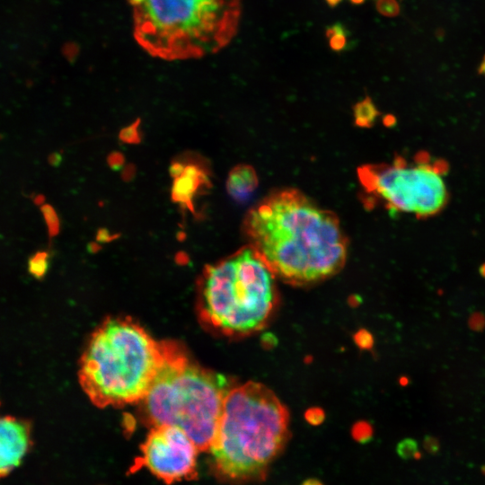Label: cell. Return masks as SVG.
Listing matches in <instances>:
<instances>
[{
    "instance_id": "obj_1",
    "label": "cell",
    "mask_w": 485,
    "mask_h": 485,
    "mask_svg": "<svg viewBox=\"0 0 485 485\" xmlns=\"http://www.w3.org/2000/svg\"><path fill=\"white\" fill-rule=\"evenodd\" d=\"M242 229L275 277L291 285L333 277L347 261L348 241L339 218L297 190L267 196L249 210Z\"/></svg>"
},
{
    "instance_id": "obj_2",
    "label": "cell",
    "mask_w": 485,
    "mask_h": 485,
    "mask_svg": "<svg viewBox=\"0 0 485 485\" xmlns=\"http://www.w3.org/2000/svg\"><path fill=\"white\" fill-rule=\"evenodd\" d=\"M290 413L270 388L248 382L231 388L210 451L220 477L264 479L290 436Z\"/></svg>"
},
{
    "instance_id": "obj_3",
    "label": "cell",
    "mask_w": 485,
    "mask_h": 485,
    "mask_svg": "<svg viewBox=\"0 0 485 485\" xmlns=\"http://www.w3.org/2000/svg\"><path fill=\"white\" fill-rule=\"evenodd\" d=\"M165 341L158 342L133 320L113 318L92 335L79 378L97 407L143 401L164 363Z\"/></svg>"
},
{
    "instance_id": "obj_4",
    "label": "cell",
    "mask_w": 485,
    "mask_h": 485,
    "mask_svg": "<svg viewBox=\"0 0 485 485\" xmlns=\"http://www.w3.org/2000/svg\"><path fill=\"white\" fill-rule=\"evenodd\" d=\"M133 36L154 58L188 61L218 52L237 32L240 0H128Z\"/></svg>"
},
{
    "instance_id": "obj_5",
    "label": "cell",
    "mask_w": 485,
    "mask_h": 485,
    "mask_svg": "<svg viewBox=\"0 0 485 485\" xmlns=\"http://www.w3.org/2000/svg\"><path fill=\"white\" fill-rule=\"evenodd\" d=\"M276 279L249 244L214 265H207L199 284L200 319L227 336L260 331L277 305Z\"/></svg>"
},
{
    "instance_id": "obj_6",
    "label": "cell",
    "mask_w": 485,
    "mask_h": 485,
    "mask_svg": "<svg viewBox=\"0 0 485 485\" xmlns=\"http://www.w3.org/2000/svg\"><path fill=\"white\" fill-rule=\"evenodd\" d=\"M231 388L227 379L192 363L182 350L165 341V358L143 399L153 426L173 425L200 451H210Z\"/></svg>"
},
{
    "instance_id": "obj_7",
    "label": "cell",
    "mask_w": 485,
    "mask_h": 485,
    "mask_svg": "<svg viewBox=\"0 0 485 485\" xmlns=\"http://www.w3.org/2000/svg\"><path fill=\"white\" fill-rule=\"evenodd\" d=\"M358 177L370 197L394 211L430 217L448 201L442 173L428 163L398 159L392 164H364L358 169Z\"/></svg>"
},
{
    "instance_id": "obj_8",
    "label": "cell",
    "mask_w": 485,
    "mask_h": 485,
    "mask_svg": "<svg viewBox=\"0 0 485 485\" xmlns=\"http://www.w3.org/2000/svg\"><path fill=\"white\" fill-rule=\"evenodd\" d=\"M137 468L145 467L167 484L197 476L200 452L190 436L173 425L154 426L141 447Z\"/></svg>"
},
{
    "instance_id": "obj_9",
    "label": "cell",
    "mask_w": 485,
    "mask_h": 485,
    "mask_svg": "<svg viewBox=\"0 0 485 485\" xmlns=\"http://www.w3.org/2000/svg\"><path fill=\"white\" fill-rule=\"evenodd\" d=\"M31 447L30 422L12 416L0 418V472L3 477L18 467Z\"/></svg>"
},
{
    "instance_id": "obj_10",
    "label": "cell",
    "mask_w": 485,
    "mask_h": 485,
    "mask_svg": "<svg viewBox=\"0 0 485 485\" xmlns=\"http://www.w3.org/2000/svg\"><path fill=\"white\" fill-rule=\"evenodd\" d=\"M210 181L205 169L200 164H185L182 175L175 178L172 188V200L183 205L194 213V196L200 188L210 187Z\"/></svg>"
},
{
    "instance_id": "obj_11",
    "label": "cell",
    "mask_w": 485,
    "mask_h": 485,
    "mask_svg": "<svg viewBox=\"0 0 485 485\" xmlns=\"http://www.w3.org/2000/svg\"><path fill=\"white\" fill-rule=\"evenodd\" d=\"M258 183V176L254 167L248 164H238L228 175L226 191L234 200L243 202L255 193Z\"/></svg>"
},
{
    "instance_id": "obj_12",
    "label": "cell",
    "mask_w": 485,
    "mask_h": 485,
    "mask_svg": "<svg viewBox=\"0 0 485 485\" xmlns=\"http://www.w3.org/2000/svg\"><path fill=\"white\" fill-rule=\"evenodd\" d=\"M355 122L359 127H371L379 113L370 97L365 98L354 106Z\"/></svg>"
},
{
    "instance_id": "obj_13",
    "label": "cell",
    "mask_w": 485,
    "mask_h": 485,
    "mask_svg": "<svg viewBox=\"0 0 485 485\" xmlns=\"http://www.w3.org/2000/svg\"><path fill=\"white\" fill-rule=\"evenodd\" d=\"M49 255L46 251H38L28 260V272L36 279H43L48 273Z\"/></svg>"
},
{
    "instance_id": "obj_14",
    "label": "cell",
    "mask_w": 485,
    "mask_h": 485,
    "mask_svg": "<svg viewBox=\"0 0 485 485\" xmlns=\"http://www.w3.org/2000/svg\"><path fill=\"white\" fill-rule=\"evenodd\" d=\"M348 35L349 32L342 24H334L328 27L326 30V37L329 39L330 47L334 51H341L349 47Z\"/></svg>"
},
{
    "instance_id": "obj_15",
    "label": "cell",
    "mask_w": 485,
    "mask_h": 485,
    "mask_svg": "<svg viewBox=\"0 0 485 485\" xmlns=\"http://www.w3.org/2000/svg\"><path fill=\"white\" fill-rule=\"evenodd\" d=\"M41 210L48 226V235L50 237H54L59 235L61 231V222L57 212L53 207L49 204H43L41 206Z\"/></svg>"
},
{
    "instance_id": "obj_16",
    "label": "cell",
    "mask_w": 485,
    "mask_h": 485,
    "mask_svg": "<svg viewBox=\"0 0 485 485\" xmlns=\"http://www.w3.org/2000/svg\"><path fill=\"white\" fill-rule=\"evenodd\" d=\"M376 9L388 17H394L400 13V6L396 0H377Z\"/></svg>"
},
{
    "instance_id": "obj_17",
    "label": "cell",
    "mask_w": 485,
    "mask_h": 485,
    "mask_svg": "<svg viewBox=\"0 0 485 485\" xmlns=\"http://www.w3.org/2000/svg\"><path fill=\"white\" fill-rule=\"evenodd\" d=\"M140 121L132 124L129 127L123 129L120 133V140L127 144H139L141 141L140 131H139Z\"/></svg>"
},
{
    "instance_id": "obj_18",
    "label": "cell",
    "mask_w": 485,
    "mask_h": 485,
    "mask_svg": "<svg viewBox=\"0 0 485 485\" xmlns=\"http://www.w3.org/2000/svg\"><path fill=\"white\" fill-rule=\"evenodd\" d=\"M398 453L404 458H415L420 455L417 443L412 439H406L401 442L398 447Z\"/></svg>"
},
{
    "instance_id": "obj_19",
    "label": "cell",
    "mask_w": 485,
    "mask_h": 485,
    "mask_svg": "<svg viewBox=\"0 0 485 485\" xmlns=\"http://www.w3.org/2000/svg\"><path fill=\"white\" fill-rule=\"evenodd\" d=\"M110 167L114 171H119L125 164V158L120 152H113L107 158Z\"/></svg>"
},
{
    "instance_id": "obj_20",
    "label": "cell",
    "mask_w": 485,
    "mask_h": 485,
    "mask_svg": "<svg viewBox=\"0 0 485 485\" xmlns=\"http://www.w3.org/2000/svg\"><path fill=\"white\" fill-rule=\"evenodd\" d=\"M469 325L474 331H481L485 326V319L484 315L476 314L473 315L469 320Z\"/></svg>"
},
{
    "instance_id": "obj_21",
    "label": "cell",
    "mask_w": 485,
    "mask_h": 485,
    "mask_svg": "<svg viewBox=\"0 0 485 485\" xmlns=\"http://www.w3.org/2000/svg\"><path fill=\"white\" fill-rule=\"evenodd\" d=\"M119 237L117 234H111L106 228H101L97 232V240L98 242H108Z\"/></svg>"
},
{
    "instance_id": "obj_22",
    "label": "cell",
    "mask_w": 485,
    "mask_h": 485,
    "mask_svg": "<svg viewBox=\"0 0 485 485\" xmlns=\"http://www.w3.org/2000/svg\"><path fill=\"white\" fill-rule=\"evenodd\" d=\"M424 447L427 451L431 453H436L439 449V443L433 436H427L424 440Z\"/></svg>"
},
{
    "instance_id": "obj_23",
    "label": "cell",
    "mask_w": 485,
    "mask_h": 485,
    "mask_svg": "<svg viewBox=\"0 0 485 485\" xmlns=\"http://www.w3.org/2000/svg\"><path fill=\"white\" fill-rule=\"evenodd\" d=\"M184 166H185V164H183L182 162H179V161L173 162L172 164H171V166H170V175L175 179V178L178 177L180 175H182L183 169H184Z\"/></svg>"
},
{
    "instance_id": "obj_24",
    "label": "cell",
    "mask_w": 485,
    "mask_h": 485,
    "mask_svg": "<svg viewBox=\"0 0 485 485\" xmlns=\"http://www.w3.org/2000/svg\"><path fill=\"white\" fill-rule=\"evenodd\" d=\"M135 171L136 169H135L133 164H128L122 172V178L124 179V181L129 182V181L132 180L134 176H135Z\"/></svg>"
},
{
    "instance_id": "obj_25",
    "label": "cell",
    "mask_w": 485,
    "mask_h": 485,
    "mask_svg": "<svg viewBox=\"0 0 485 485\" xmlns=\"http://www.w3.org/2000/svg\"><path fill=\"white\" fill-rule=\"evenodd\" d=\"M48 164L54 167H58L60 166L62 162V156H61V153H52L51 155H49V157L48 158Z\"/></svg>"
},
{
    "instance_id": "obj_26",
    "label": "cell",
    "mask_w": 485,
    "mask_h": 485,
    "mask_svg": "<svg viewBox=\"0 0 485 485\" xmlns=\"http://www.w3.org/2000/svg\"><path fill=\"white\" fill-rule=\"evenodd\" d=\"M176 261L178 264H181V265H185L188 263L189 261H190V258H189L188 255H186L185 253H178L176 255Z\"/></svg>"
},
{
    "instance_id": "obj_27",
    "label": "cell",
    "mask_w": 485,
    "mask_h": 485,
    "mask_svg": "<svg viewBox=\"0 0 485 485\" xmlns=\"http://www.w3.org/2000/svg\"><path fill=\"white\" fill-rule=\"evenodd\" d=\"M101 246L97 242H92L88 244V252L91 254H96L98 251L101 250Z\"/></svg>"
},
{
    "instance_id": "obj_28",
    "label": "cell",
    "mask_w": 485,
    "mask_h": 485,
    "mask_svg": "<svg viewBox=\"0 0 485 485\" xmlns=\"http://www.w3.org/2000/svg\"><path fill=\"white\" fill-rule=\"evenodd\" d=\"M33 201L38 206H42L43 205V202L45 201V198L43 195H37L36 197L33 199Z\"/></svg>"
},
{
    "instance_id": "obj_29",
    "label": "cell",
    "mask_w": 485,
    "mask_h": 485,
    "mask_svg": "<svg viewBox=\"0 0 485 485\" xmlns=\"http://www.w3.org/2000/svg\"><path fill=\"white\" fill-rule=\"evenodd\" d=\"M478 74L485 76V55L484 56L482 63L480 64L479 67H478Z\"/></svg>"
},
{
    "instance_id": "obj_30",
    "label": "cell",
    "mask_w": 485,
    "mask_h": 485,
    "mask_svg": "<svg viewBox=\"0 0 485 485\" xmlns=\"http://www.w3.org/2000/svg\"><path fill=\"white\" fill-rule=\"evenodd\" d=\"M325 2L327 3L328 6H330L331 7H336L342 2V0H325Z\"/></svg>"
},
{
    "instance_id": "obj_31",
    "label": "cell",
    "mask_w": 485,
    "mask_h": 485,
    "mask_svg": "<svg viewBox=\"0 0 485 485\" xmlns=\"http://www.w3.org/2000/svg\"><path fill=\"white\" fill-rule=\"evenodd\" d=\"M385 121L386 124L391 125V124H393L394 122V118L393 116L388 115L386 117V119H385V121Z\"/></svg>"
},
{
    "instance_id": "obj_32",
    "label": "cell",
    "mask_w": 485,
    "mask_h": 485,
    "mask_svg": "<svg viewBox=\"0 0 485 485\" xmlns=\"http://www.w3.org/2000/svg\"><path fill=\"white\" fill-rule=\"evenodd\" d=\"M350 1H351V3L354 4V5H361V4H363L366 0H350Z\"/></svg>"
},
{
    "instance_id": "obj_33",
    "label": "cell",
    "mask_w": 485,
    "mask_h": 485,
    "mask_svg": "<svg viewBox=\"0 0 485 485\" xmlns=\"http://www.w3.org/2000/svg\"><path fill=\"white\" fill-rule=\"evenodd\" d=\"M1 477H3V475H2V473L0 472V478H1Z\"/></svg>"
}]
</instances>
